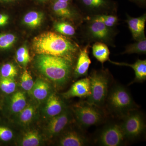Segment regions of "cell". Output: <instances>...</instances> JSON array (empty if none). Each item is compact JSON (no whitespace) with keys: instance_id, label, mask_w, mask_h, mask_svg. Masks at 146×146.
Segmentation results:
<instances>
[{"instance_id":"6da1fadb","label":"cell","mask_w":146,"mask_h":146,"mask_svg":"<svg viewBox=\"0 0 146 146\" xmlns=\"http://www.w3.org/2000/svg\"><path fill=\"white\" fill-rule=\"evenodd\" d=\"M32 46L37 54L62 57L73 63L80 48L77 43L67 36L52 31L45 32L35 36Z\"/></svg>"},{"instance_id":"7a4b0ae2","label":"cell","mask_w":146,"mask_h":146,"mask_svg":"<svg viewBox=\"0 0 146 146\" xmlns=\"http://www.w3.org/2000/svg\"><path fill=\"white\" fill-rule=\"evenodd\" d=\"M35 63L41 74L56 85L62 86L70 78L74 63L62 57L38 54Z\"/></svg>"},{"instance_id":"3957f363","label":"cell","mask_w":146,"mask_h":146,"mask_svg":"<svg viewBox=\"0 0 146 146\" xmlns=\"http://www.w3.org/2000/svg\"><path fill=\"white\" fill-rule=\"evenodd\" d=\"M105 106L111 115L120 119L139 108L127 88L119 84L110 89Z\"/></svg>"},{"instance_id":"277c9868","label":"cell","mask_w":146,"mask_h":146,"mask_svg":"<svg viewBox=\"0 0 146 146\" xmlns=\"http://www.w3.org/2000/svg\"><path fill=\"white\" fill-rule=\"evenodd\" d=\"M82 25V38L88 44L101 42L115 47V38L118 32L115 28L106 26L102 22L86 18Z\"/></svg>"},{"instance_id":"5b68a950","label":"cell","mask_w":146,"mask_h":146,"mask_svg":"<svg viewBox=\"0 0 146 146\" xmlns=\"http://www.w3.org/2000/svg\"><path fill=\"white\" fill-rule=\"evenodd\" d=\"M91 94L86 102L102 108L109 91L111 76L107 70H93L89 76Z\"/></svg>"},{"instance_id":"8992f818","label":"cell","mask_w":146,"mask_h":146,"mask_svg":"<svg viewBox=\"0 0 146 146\" xmlns=\"http://www.w3.org/2000/svg\"><path fill=\"white\" fill-rule=\"evenodd\" d=\"M72 110L79 126L83 130L102 123L106 118L102 108L86 101L75 105Z\"/></svg>"},{"instance_id":"52a82bcc","label":"cell","mask_w":146,"mask_h":146,"mask_svg":"<svg viewBox=\"0 0 146 146\" xmlns=\"http://www.w3.org/2000/svg\"><path fill=\"white\" fill-rule=\"evenodd\" d=\"M121 119L120 124L126 140H135L145 132V118L138 109L131 111Z\"/></svg>"},{"instance_id":"ba28073f","label":"cell","mask_w":146,"mask_h":146,"mask_svg":"<svg viewBox=\"0 0 146 146\" xmlns=\"http://www.w3.org/2000/svg\"><path fill=\"white\" fill-rule=\"evenodd\" d=\"M85 18L102 14H116L117 4L113 0H78Z\"/></svg>"},{"instance_id":"9c48e42d","label":"cell","mask_w":146,"mask_h":146,"mask_svg":"<svg viewBox=\"0 0 146 146\" xmlns=\"http://www.w3.org/2000/svg\"><path fill=\"white\" fill-rule=\"evenodd\" d=\"M126 140L121 124L110 123L103 127L97 136L96 142L99 145L119 146Z\"/></svg>"},{"instance_id":"30bf717a","label":"cell","mask_w":146,"mask_h":146,"mask_svg":"<svg viewBox=\"0 0 146 146\" xmlns=\"http://www.w3.org/2000/svg\"><path fill=\"white\" fill-rule=\"evenodd\" d=\"M70 3L54 0L52 6L54 13L61 20L69 21L78 25H82L85 17L81 11L73 7Z\"/></svg>"},{"instance_id":"8fae6325","label":"cell","mask_w":146,"mask_h":146,"mask_svg":"<svg viewBox=\"0 0 146 146\" xmlns=\"http://www.w3.org/2000/svg\"><path fill=\"white\" fill-rule=\"evenodd\" d=\"M70 111L66 109L61 114L51 118L47 127V133L51 137L62 133L72 121Z\"/></svg>"},{"instance_id":"7c38bea8","label":"cell","mask_w":146,"mask_h":146,"mask_svg":"<svg viewBox=\"0 0 146 146\" xmlns=\"http://www.w3.org/2000/svg\"><path fill=\"white\" fill-rule=\"evenodd\" d=\"M83 129L70 130L60 136L58 145L61 146H84L89 144V141Z\"/></svg>"},{"instance_id":"4fadbf2b","label":"cell","mask_w":146,"mask_h":146,"mask_svg":"<svg viewBox=\"0 0 146 146\" xmlns=\"http://www.w3.org/2000/svg\"><path fill=\"white\" fill-rule=\"evenodd\" d=\"M90 47V44H87L85 46L80 48L74 70V76L76 79L88 76V71L91 63L89 56Z\"/></svg>"},{"instance_id":"5bb4252c","label":"cell","mask_w":146,"mask_h":146,"mask_svg":"<svg viewBox=\"0 0 146 146\" xmlns=\"http://www.w3.org/2000/svg\"><path fill=\"white\" fill-rule=\"evenodd\" d=\"M90 79L89 77H85L73 84L70 89L63 94L66 99L74 97L87 98L91 95Z\"/></svg>"},{"instance_id":"9a60e30c","label":"cell","mask_w":146,"mask_h":146,"mask_svg":"<svg viewBox=\"0 0 146 146\" xmlns=\"http://www.w3.org/2000/svg\"><path fill=\"white\" fill-rule=\"evenodd\" d=\"M126 17L125 22L127 24L133 39L136 41L145 38V30L146 13L136 18L131 17L128 14H126Z\"/></svg>"},{"instance_id":"2e32d148","label":"cell","mask_w":146,"mask_h":146,"mask_svg":"<svg viewBox=\"0 0 146 146\" xmlns=\"http://www.w3.org/2000/svg\"><path fill=\"white\" fill-rule=\"evenodd\" d=\"M113 65L121 66H127L132 68L135 73V78L131 82L129 85L135 83H142L146 80V60L138 59L133 64H130L125 62H119L108 60Z\"/></svg>"},{"instance_id":"e0dca14e","label":"cell","mask_w":146,"mask_h":146,"mask_svg":"<svg viewBox=\"0 0 146 146\" xmlns=\"http://www.w3.org/2000/svg\"><path fill=\"white\" fill-rule=\"evenodd\" d=\"M66 109L63 102L55 93L50 94L47 98L44 111L46 115L49 117L51 118L59 115Z\"/></svg>"},{"instance_id":"ac0fdd59","label":"cell","mask_w":146,"mask_h":146,"mask_svg":"<svg viewBox=\"0 0 146 146\" xmlns=\"http://www.w3.org/2000/svg\"><path fill=\"white\" fill-rule=\"evenodd\" d=\"M30 92L35 100H44L50 95V86L46 82L41 79H37Z\"/></svg>"},{"instance_id":"d6986e66","label":"cell","mask_w":146,"mask_h":146,"mask_svg":"<svg viewBox=\"0 0 146 146\" xmlns=\"http://www.w3.org/2000/svg\"><path fill=\"white\" fill-rule=\"evenodd\" d=\"M92 54L98 61L103 65L110 59V51L108 46L101 42H96L92 47Z\"/></svg>"},{"instance_id":"ffe728a7","label":"cell","mask_w":146,"mask_h":146,"mask_svg":"<svg viewBox=\"0 0 146 146\" xmlns=\"http://www.w3.org/2000/svg\"><path fill=\"white\" fill-rule=\"evenodd\" d=\"M44 18L43 13L33 11H30L25 15L23 19V22L29 27L35 29L42 25Z\"/></svg>"},{"instance_id":"44dd1931","label":"cell","mask_w":146,"mask_h":146,"mask_svg":"<svg viewBox=\"0 0 146 146\" xmlns=\"http://www.w3.org/2000/svg\"><path fill=\"white\" fill-rule=\"evenodd\" d=\"M54 29L56 33L64 36H72L76 34V29L74 24L66 20L55 22Z\"/></svg>"},{"instance_id":"7402d4cb","label":"cell","mask_w":146,"mask_h":146,"mask_svg":"<svg viewBox=\"0 0 146 146\" xmlns=\"http://www.w3.org/2000/svg\"><path fill=\"white\" fill-rule=\"evenodd\" d=\"M27 106L25 95L22 91L15 93L11 98L10 108L13 113H19Z\"/></svg>"},{"instance_id":"603a6c76","label":"cell","mask_w":146,"mask_h":146,"mask_svg":"<svg viewBox=\"0 0 146 146\" xmlns=\"http://www.w3.org/2000/svg\"><path fill=\"white\" fill-rule=\"evenodd\" d=\"M146 54V38L136 41L135 43L126 46L125 49L122 54Z\"/></svg>"},{"instance_id":"cb8c5ba5","label":"cell","mask_w":146,"mask_h":146,"mask_svg":"<svg viewBox=\"0 0 146 146\" xmlns=\"http://www.w3.org/2000/svg\"><path fill=\"white\" fill-rule=\"evenodd\" d=\"M96 21L102 22L106 26L111 28H115L119 23V19L116 14H102L89 18Z\"/></svg>"},{"instance_id":"d4e9b609","label":"cell","mask_w":146,"mask_h":146,"mask_svg":"<svg viewBox=\"0 0 146 146\" xmlns=\"http://www.w3.org/2000/svg\"><path fill=\"white\" fill-rule=\"evenodd\" d=\"M41 138L36 131H30L25 133L21 140V145L23 146L39 145Z\"/></svg>"},{"instance_id":"484cf974","label":"cell","mask_w":146,"mask_h":146,"mask_svg":"<svg viewBox=\"0 0 146 146\" xmlns=\"http://www.w3.org/2000/svg\"><path fill=\"white\" fill-rule=\"evenodd\" d=\"M17 37L11 33H0V50H6L10 48L16 43Z\"/></svg>"},{"instance_id":"4316f807","label":"cell","mask_w":146,"mask_h":146,"mask_svg":"<svg viewBox=\"0 0 146 146\" xmlns=\"http://www.w3.org/2000/svg\"><path fill=\"white\" fill-rule=\"evenodd\" d=\"M35 112V108L33 106H27L20 113H19V121L23 124H26L32 119Z\"/></svg>"},{"instance_id":"83f0119b","label":"cell","mask_w":146,"mask_h":146,"mask_svg":"<svg viewBox=\"0 0 146 146\" xmlns=\"http://www.w3.org/2000/svg\"><path fill=\"white\" fill-rule=\"evenodd\" d=\"M18 74L16 67L12 63L3 64L0 69V76L4 78L14 79Z\"/></svg>"},{"instance_id":"f1b7e54d","label":"cell","mask_w":146,"mask_h":146,"mask_svg":"<svg viewBox=\"0 0 146 146\" xmlns=\"http://www.w3.org/2000/svg\"><path fill=\"white\" fill-rule=\"evenodd\" d=\"M16 86L14 79L0 77V89L3 93L7 94H12L16 90Z\"/></svg>"},{"instance_id":"f546056e","label":"cell","mask_w":146,"mask_h":146,"mask_svg":"<svg viewBox=\"0 0 146 146\" xmlns=\"http://www.w3.org/2000/svg\"><path fill=\"white\" fill-rule=\"evenodd\" d=\"M16 58L17 61L21 65L26 66L30 61L31 57L29 50L26 46L20 47L16 52Z\"/></svg>"},{"instance_id":"4dcf8cb0","label":"cell","mask_w":146,"mask_h":146,"mask_svg":"<svg viewBox=\"0 0 146 146\" xmlns=\"http://www.w3.org/2000/svg\"><path fill=\"white\" fill-rule=\"evenodd\" d=\"M34 82L31 75L28 71H24L21 77V86L22 88L25 91H31Z\"/></svg>"},{"instance_id":"1f68e13d","label":"cell","mask_w":146,"mask_h":146,"mask_svg":"<svg viewBox=\"0 0 146 146\" xmlns=\"http://www.w3.org/2000/svg\"><path fill=\"white\" fill-rule=\"evenodd\" d=\"M13 136V132L9 128L5 127L0 126V140L7 142L12 139Z\"/></svg>"},{"instance_id":"d6a6232c","label":"cell","mask_w":146,"mask_h":146,"mask_svg":"<svg viewBox=\"0 0 146 146\" xmlns=\"http://www.w3.org/2000/svg\"><path fill=\"white\" fill-rule=\"evenodd\" d=\"M9 16L6 13H0V27H4L8 23Z\"/></svg>"},{"instance_id":"836d02e7","label":"cell","mask_w":146,"mask_h":146,"mask_svg":"<svg viewBox=\"0 0 146 146\" xmlns=\"http://www.w3.org/2000/svg\"><path fill=\"white\" fill-rule=\"evenodd\" d=\"M130 1L142 8H145L146 7V0H130Z\"/></svg>"},{"instance_id":"e575fe53","label":"cell","mask_w":146,"mask_h":146,"mask_svg":"<svg viewBox=\"0 0 146 146\" xmlns=\"http://www.w3.org/2000/svg\"><path fill=\"white\" fill-rule=\"evenodd\" d=\"M18 0H0V3L7 4L17 1Z\"/></svg>"},{"instance_id":"d590c367","label":"cell","mask_w":146,"mask_h":146,"mask_svg":"<svg viewBox=\"0 0 146 146\" xmlns=\"http://www.w3.org/2000/svg\"><path fill=\"white\" fill-rule=\"evenodd\" d=\"M58 1L63 2H71L72 0H56Z\"/></svg>"},{"instance_id":"8d00e7d4","label":"cell","mask_w":146,"mask_h":146,"mask_svg":"<svg viewBox=\"0 0 146 146\" xmlns=\"http://www.w3.org/2000/svg\"><path fill=\"white\" fill-rule=\"evenodd\" d=\"M36 1H38L39 2L44 3L46 2L47 1H48V0H36Z\"/></svg>"}]
</instances>
